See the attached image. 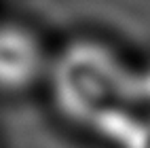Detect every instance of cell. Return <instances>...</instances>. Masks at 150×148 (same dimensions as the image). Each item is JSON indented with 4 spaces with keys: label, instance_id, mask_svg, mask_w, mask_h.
<instances>
[{
    "label": "cell",
    "instance_id": "cell-3",
    "mask_svg": "<svg viewBox=\"0 0 150 148\" xmlns=\"http://www.w3.org/2000/svg\"><path fill=\"white\" fill-rule=\"evenodd\" d=\"M121 148H150V116H142L123 135Z\"/></svg>",
    "mask_w": 150,
    "mask_h": 148
},
{
    "label": "cell",
    "instance_id": "cell-1",
    "mask_svg": "<svg viewBox=\"0 0 150 148\" xmlns=\"http://www.w3.org/2000/svg\"><path fill=\"white\" fill-rule=\"evenodd\" d=\"M53 104L59 114L85 129L121 142L142 116L137 72L116 49L93 36L68 40L49 66Z\"/></svg>",
    "mask_w": 150,
    "mask_h": 148
},
{
    "label": "cell",
    "instance_id": "cell-2",
    "mask_svg": "<svg viewBox=\"0 0 150 148\" xmlns=\"http://www.w3.org/2000/svg\"><path fill=\"white\" fill-rule=\"evenodd\" d=\"M49 57L40 34L17 19H0V91L25 93L49 74Z\"/></svg>",
    "mask_w": 150,
    "mask_h": 148
}]
</instances>
